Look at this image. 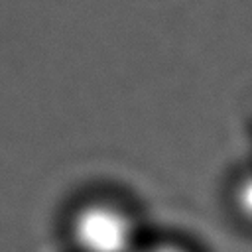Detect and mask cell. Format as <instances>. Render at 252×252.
Segmentation results:
<instances>
[{
	"mask_svg": "<svg viewBox=\"0 0 252 252\" xmlns=\"http://www.w3.org/2000/svg\"><path fill=\"white\" fill-rule=\"evenodd\" d=\"M234 205L240 217L252 222V173L238 181L236 191H234Z\"/></svg>",
	"mask_w": 252,
	"mask_h": 252,
	"instance_id": "7a4b0ae2",
	"label": "cell"
},
{
	"mask_svg": "<svg viewBox=\"0 0 252 252\" xmlns=\"http://www.w3.org/2000/svg\"><path fill=\"white\" fill-rule=\"evenodd\" d=\"M140 252H185V250H181L177 246H152V248H146Z\"/></svg>",
	"mask_w": 252,
	"mask_h": 252,
	"instance_id": "3957f363",
	"label": "cell"
},
{
	"mask_svg": "<svg viewBox=\"0 0 252 252\" xmlns=\"http://www.w3.org/2000/svg\"><path fill=\"white\" fill-rule=\"evenodd\" d=\"M79 252H134L136 226L128 213L108 203H89L71 220Z\"/></svg>",
	"mask_w": 252,
	"mask_h": 252,
	"instance_id": "6da1fadb",
	"label": "cell"
}]
</instances>
